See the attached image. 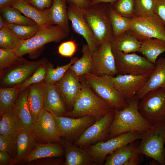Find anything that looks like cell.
<instances>
[{"mask_svg":"<svg viewBox=\"0 0 165 165\" xmlns=\"http://www.w3.org/2000/svg\"><path fill=\"white\" fill-rule=\"evenodd\" d=\"M126 100V106L114 109V118L107 132V140L131 131L143 134L153 125L140 113L138 107L140 99L136 95Z\"/></svg>","mask_w":165,"mask_h":165,"instance_id":"obj_1","label":"cell"},{"mask_svg":"<svg viewBox=\"0 0 165 165\" xmlns=\"http://www.w3.org/2000/svg\"><path fill=\"white\" fill-rule=\"evenodd\" d=\"M79 77L81 91L72 109L67 112L64 116L78 118L90 116L98 119L113 112L114 108L95 94L82 76Z\"/></svg>","mask_w":165,"mask_h":165,"instance_id":"obj_2","label":"cell"},{"mask_svg":"<svg viewBox=\"0 0 165 165\" xmlns=\"http://www.w3.org/2000/svg\"><path fill=\"white\" fill-rule=\"evenodd\" d=\"M110 4L100 2L84 9L83 16L99 45L113 38L109 12Z\"/></svg>","mask_w":165,"mask_h":165,"instance_id":"obj_3","label":"cell"},{"mask_svg":"<svg viewBox=\"0 0 165 165\" xmlns=\"http://www.w3.org/2000/svg\"><path fill=\"white\" fill-rule=\"evenodd\" d=\"M141 139L138 146L139 152L152 158L160 164L165 165V121L153 125L142 134Z\"/></svg>","mask_w":165,"mask_h":165,"instance_id":"obj_4","label":"cell"},{"mask_svg":"<svg viewBox=\"0 0 165 165\" xmlns=\"http://www.w3.org/2000/svg\"><path fill=\"white\" fill-rule=\"evenodd\" d=\"M92 90L114 109H121L127 105L126 100L114 87L113 76H98L89 72L82 76Z\"/></svg>","mask_w":165,"mask_h":165,"instance_id":"obj_5","label":"cell"},{"mask_svg":"<svg viewBox=\"0 0 165 165\" xmlns=\"http://www.w3.org/2000/svg\"><path fill=\"white\" fill-rule=\"evenodd\" d=\"M69 33L57 25H50L42 28L31 38L23 40L14 51L17 56L31 54L42 48L46 44L58 42L67 38Z\"/></svg>","mask_w":165,"mask_h":165,"instance_id":"obj_6","label":"cell"},{"mask_svg":"<svg viewBox=\"0 0 165 165\" xmlns=\"http://www.w3.org/2000/svg\"><path fill=\"white\" fill-rule=\"evenodd\" d=\"M48 62V59L45 57L33 61L20 57L15 63L0 73L1 87L20 85L32 75L40 66Z\"/></svg>","mask_w":165,"mask_h":165,"instance_id":"obj_7","label":"cell"},{"mask_svg":"<svg viewBox=\"0 0 165 165\" xmlns=\"http://www.w3.org/2000/svg\"><path fill=\"white\" fill-rule=\"evenodd\" d=\"M139 41L150 38H157L165 41V25L154 14L130 18L128 31Z\"/></svg>","mask_w":165,"mask_h":165,"instance_id":"obj_8","label":"cell"},{"mask_svg":"<svg viewBox=\"0 0 165 165\" xmlns=\"http://www.w3.org/2000/svg\"><path fill=\"white\" fill-rule=\"evenodd\" d=\"M138 132L124 133L107 140L91 145L86 148L97 165L104 164L107 156L117 149L138 139L142 134Z\"/></svg>","mask_w":165,"mask_h":165,"instance_id":"obj_9","label":"cell"},{"mask_svg":"<svg viewBox=\"0 0 165 165\" xmlns=\"http://www.w3.org/2000/svg\"><path fill=\"white\" fill-rule=\"evenodd\" d=\"M112 50L118 74L150 75L154 69L155 64L135 53Z\"/></svg>","mask_w":165,"mask_h":165,"instance_id":"obj_10","label":"cell"},{"mask_svg":"<svg viewBox=\"0 0 165 165\" xmlns=\"http://www.w3.org/2000/svg\"><path fill=\"white\" fill-rule=\"evenodd\" d=\"M138 110L141 115L152 125L165 121V89L151 91L140 100Z\"/></svg>","mask_w":165,"mask_h":165,"instance_id":"obj_11","label":"cell"},{"mask_svg":"<svg viewBox=\"0 0 165 165\" xmlns=\"http://www.w3.org/2000/svg\"><path fill=\"white\" fill-rule=\"evenodd\" d=\"M31 131L37 142L42 143L59 142L61 131L53 114L43 109L34 123Z\"/></svg>","mask_w":165,"mask_h":165,"instance_id":"obj_12","label":"cell"},{"mask_svg":"<svg viewBox=\"0 0 165 165\" xmlns=\"http://www.w3.org/2000/svg\"><path fill=\"white\" fill-rule=\"evenodd\" d=\"M52 114L57 122L61 138L73 143L97 120L90 116L73 118Z\"/></svg>","mask_w":165,"mask_h":165,"instance_id":"obj_13","label":"cell"},{"mask_svg":"<svg viewBox=\"0 0 165 165\" xmlns=\"http://www.w3.org/2000/svg\"><path fill=\"white\" fill-rule=\"evenodd\" d=\"M92 55V67L90 73L98 76H115L118 75L111 41L100 45Z\"/></svg>","mask_w":165,"mask_h":165,"instance_id":"obj_14","label":"cell"},{"mask_svg":"<svg viewBox=\"0 0 165 165\" xmlns=\"http://www.w3.org/2000/svg\"><path fill=\"white\" fill-rule=\"evenodd\" d=\"M114 117V111L97 119L87 128L73 144L82 148L89 146L106 139L108 129Z\"/></svg>","mask_w":165,"mask_h":165,"instance_id":"obj_15","label":"cell"},{"mask_svg":"<svg viewBox=\"0 0 165 165\" xmlns=\"http://www.w3.org/2000/svg\"><path fill=\"white\" fill-rule=\"evenodd\" d=\"M84 9L74 4H69L67 7V12L73 30L85 39L92 53L99 45L92 30L84 18Z\"/></svg>","mask_w":165,"mask_h":165,"instance_id":"obj_16","label":"cell"},{"mask_svg":"<svg viewBox=\"0 0 165 165\" xmlns=\"http://www.w3.org/2000/svg\"><path fill=\"white\" fill-rule=\"evenodd\" d=\"M54 84L61 94L69 111L71 110L82 88L79 76L69 69L63 77Z\"/></svg>","mask_w":165,"mask_h":165,"instance_id":"obj_17","label":"cell"},{"mask_svg":"<svg viewBox=\"0 0 165 165\" xmlns=\"http://www.w3.org/2000/svg\"><path fill=\"white\" fill-rule=\"evenodd\" d=\"M150 75L118 74L112 77L114 86L126 100L136 94Z\"/></svg>","mask_w":165,"mask_h":165,"instance_id":"obj_18","label":"cell"},{"mask_svg":"<svg viewBox=\"0 0 165 165\" xmlns=\"http://www.w3.org/2000/svg\"><path fill=\"white\" fill-rule=\"evenodd\" d=\"M59 143L63 146L64 153V165H97L86 148L75 145L61 138Z\"/></svg>","mask_w":165,"mask_h":165,"instance_id":"obj_19","label":"cell"},{"mask_svg":"<svg viewBox=\"0 0 165 165\" xmlns=\"http://www.w3.org/2000/svg\"><path fill=\"white\" fill-rule=\"evenodd\" d=\"M17 147L16 156L12 165L23 163L25 158L33 150L37 142L31 130L21 127L16 138Z\"/></svg>","mask_w":165,"mask_h":165,"instance_id":"obj_20","label":"cell"},{"mask_svg":"<svg viewBox=\"0 0 165 165\" xmlns=\"http://www.w3.org/2000/svg\"><path fill=\"white\" fill-rule=\"evenodd\" d=\"M165 89V58L157 59L154 70L136 95L140 100L149 92L159 88Z\"/></svg>","mask_w":165,"mask_h":165,"instance_id":"obj_21","label":"cell"},{"mask_svg":"<svg viewBox=\"0 0 165 165\" xmlns=\"http://www.w3.org/2000/svg\"><path fill=\"white\" fill-rule=\"evenodd\" d=\"M28 88V103L34 123L40 112L44 109L46 85L43 81Z\"/></svg>","mask_w":165,"mask_h":165,"instance_id":"obj_22","label":"cell"},{"mask_svg":"<svg viewBox=\"0 0 165 165\" xmlns=\"http://www.w3.org/2000/svg\"><path fill=\"white\" fill-rule=\"evenodd\" d=\"M64 155L63 147L59 142L42 143L37 142L23 162L27 163L47 158H60Z\"/></svg>","mask_w":165,"mask_h":165,"instance_id":"obj_23","label":"cell"},{"mask_svg":"<svg viewBox=\"0 0 165 165\" xmlns=\"http://www.w3.org/2000/svg\"><path fill=\"white\" fill-rule=\"evenodd\" d=\"M66 105L60 92L54 84L46 85L44 109L58 116H64Z\"/></svg>","mask_w":165,"mask_h":165,"instance_id":"obj_24","label":"cell"},{"mask_svg":"<svg viewBox=\"0 0 165 165\" xmlns=\"http://www.w3.org/2000/svg\"><path fill=\"white\" fill-rule=\"evenodd\" d=\"M9 6L18 9L41 28L53 25L49 19L47 8L43 11L40 10L25 0H17Z\"/></svg>","mask_w":165,"mask_h":165,"instance_id":"obj_25","label":"cell"},{"mask_svg":"<svg viewBox=\"0 0 165 165\" xmlns=\"http://www.w3.org/2000/svg\"><path fill=\"white\" fill-rule=\"evenodd\" d=\"M66 2V0H53L51 6L47 8L48 18L52 25H57L69 33L71 29Z\"/></svg>","mask_w":165,"mask_h":165,"instance_id":"obj_26","label":"cell"},{"mask_svg":"<svg viewBox=\"0 0 165 165\" xmlns=\"http://www.w3.org/2000/svg\"><path fill=\"white\" fill-rule=\"evenodd\" d=\"M135 141L117 149L107 156L104 165H126L131 159L140 154L138 150L139 144L135 142Z\"/></svg>","mask_w":165,"mask_h":165,"instance_id":"obj_27","label":"cell"},{"mask_svg":"<svg viewBox=\"0 0 165 165\" xmlns=\"http://www.w3.org/2000/svg\"><path fill=\"white\" fill-rule=\"evenodd\" d=\"M28 88L20 92L13 105L21 127L32 130L34 122L28 105Z\"/></svg>","mask_w":165,"mask_h":165,"instance_id":"obj_28","label":"cell"},{"mask_svg":"<svg viewBox=\"0 0 165 165\" xmlns=\"http://www.w3.org/2000/svg\"><path fill=\"white\" fill-rule=\"evenodd\" d=\"M141 42L128 31L111 40L112 49L125 53L139 52Z\"/></svg>","mask_w":165,"mask_h":165,"instance_id":"obj_29","label":"cell"},{"mask_svg":"<svg viewBox=\"0 0 165 165\" xmlns=\"http://www.w3.org/2000/svg\"><path fill=\"white\" fill-rule=\"evenodd\" d=\"M0 134L16 138L21 127L13 105L1 116Z\"/></svg>","mask_w":165,"mask_h":165,"instance_id":"obj_30","label":"cell"},{"mask_svg":"<svg viewBox=\"0 0 165 165\" xmlns=\"http://www.w3.org/2000/svg\"><path fill=\"white\" fill-rule=\"evenodd\" d=\"M165 52V41L157 38L143 40L139 51L149 61L154 64L158 57Z\"/></svg>","mask_w":165,"mask_h":165,"instance_id":"obj_31","label":"cell"},{"mask_svg":"<svg viewBox=\"0 0 165 165\" xmlns=\"http://www.w3.org/2000/svg\"><path fill=\"white\" fill-rule=\"evenodd\" d=\"M1 14L6 23L26 26L37 25L32 19L21 14L18 9L11 6H7L0 9Z\"/></svg>","mask_w":165,"mask_h":165,"instance_id":"obj_32","label":"cell"},{"mask_svg":"<svg viewBox=\"0 0 165 165\" xmlns=\"http://www.w3.org/2000/svg\"><path fill=\"white\" fill-rule=\"evenodd\" d=\"M81 51L82 57L69 68V69L79 76L90 72L92 67V53L87 44L83 45Z\"/></svg>","mask_w":165,"mask_h":165,"instance_id":"obj_33","label":"cell"},{"mask_svg":"<svg viewBox=\"0 0 165 165\" xmlns=\"http://www.w3.org/2000/svg\"><path fill=\"white\" fill-rule=\"evenodd\" d=\"M109 14L113 38L116 37L129 31L130 19L119 14L115 10L111 4Z\"/></svg>","mask_w":165,"mask_h":165,"instance_id":"obj_34","label":"cell"},{"mask_svg":"<svg viewBox=\"0 0 165 165\" xmlns=\"http://www.w3.org/2000/svg\"><path fill=\"white\" fill-rule=\"evenodd\" d=\"M19 85L1 87L0 89V114L1 117L14 105L19 94Z\"/></svg>","mask_w":165,"mask_h":165,"instance_id":"obj_35","label":"cell"},{"mask_svg":"<svg viewBox=\"0 0 165 165\" xmlns=\"http://www.w3.org/2000/svg\"><path fill=\"white\" fill-rule=\"evenodd\" d=\"M79 59L77 57L72 58L68 64L58 66L55 68L50 62L47 64V74L44 81L46 85L54 84L59 81L64 76L70 66L73 64Z\"/></svg>","mask_w":165,"mask_h":165,"instance_id":"obj_36","label":"cell"},{"mask_svg":"<svg viewBox=\"0 0 165 165\" xmlns=\"http://www.w3.org/2000/svg\"><path fill=\"white\" fill-rule=\"evenodd\" d=\"M23 40L19 38L6 25L0 29V48L14 51Z\"/></svg>","mask_w":165,"mask_h":165,"instance_id":"obj_37","label":"cell"},{"mask_svg":"<svg viewBox=\"0 0 165 165\" xmlns=\"http://www.w3.org/2000/svg\"><path fill=\"white\" fill-rule=\"evenodd\" d=\"M7 25L19 38L22 40H25L31 38L42 28L38 25L26 26L7 24Z\"/></svg>","mask_w":165,"mask_h":165,"instance_id":"obj_38","label":"cell"},{"mask_svg":"<svg viewBox=\"0 0 165 165\" xmlns=\"http://www.w3.org/2000/svg\"><path fill=\"white\" fill-rule=\"evenodd\" d=\"M111 5L118 13L123 17L130 19L134 16V0H117Z\"/></svg>","mask_w":165,"mask_h":165,"instance_id":"obj_39","label":"cell"},{"mask_svg":"<svg viewBox=\"0 0 165 165\" xmlns=\"http://www.w3.org/2000/svg\"><path fill=\"white\" fill-rule=\"evenodd\" d=\"M47 63L40 66L32 75L19 85V93L30 86L44 80L47 74Z\"/></svg>","mask_w":165,"mask_h":165,"instance_id":"obj_40","label":"cell"},{"mask_svg":"<svg viewBox=\"0 0 165 165\" xmlns=\"http://www.w3.org/2000/svg\"><path fill=\"white\" fill-rule=\"evenodd\" d=\"M156 0H134V16H138L151 15L154 13Z\"/></svg>","mask_w":165,"mask_h":165,"instance_id":"obj_41","label":"cell"},{"mask_svg":"<svg viewBox=\"0 0 165 165\" xmlns=\"http://www.w3.org/2000/svg\"><path fill=\"white\" fill-rule=\"evenodd\" d=\"M20 58L14 51L0 48V72L15 63Z\"/></svg>","mask_w":165,"mask_h":165,"instance_id":"obj_42","label":"cell"},{"mask_svg":"<svg viewBox=\"0 0 165 165\" xmlns=\"http://www.w3.org/2000/svg\"><path fill=\"white\" fill-rule=\"evenodd\" d=\"M16 138L0 134V151L7 152L13 159L16 154Z\"/></svg>","mask_w":165,"mask_h":165,"instance_id":"obj_43","label":"cell"},{"mask_svg":"<svg viewBox=\"0 0 165 165\" xmlns=\"http://www.w3.org/2000/svg\"><path fill=\"white\" fill-rule=\"evenodd\" d=\"M77 45L75 41L70 40L61 43L58 47V52L61 55L72 57L75 53Z\"/></svg>","mask_w":165,"mask_h":165,"instance_id":"obj_44","label":"cell"},{"mask_svg":"<svg viewBox=\"0 0 165 165\" xmlns=\"http://www.w3.org/2000/svg\"><path fill=\"white\" fill-rule=\"evenodd\" d=\"M154 13L165 25V0H156Z\"/></svg>","mask_w":165,"mask_h":165,"instance_id":"obj_45","label":"cell"},{"mask_svg":"<svg viewBox=\"0 0 165 165\" xmlns=\"http://www.w3.org/2000/svg\"><path fill=\"white\" fill-rule=\"evenodd\" d=\"M33 161L31 164L35 165H60L64 164L62 158H60L50 157L40 159Z\"/></svg>","mask_w":165,"mask_h":165,"instance_id":"obj_46","label":"cell"},{"mask_svg":"<svg viewBox=\"0 0 165 165\" xmlns=\"http://www.w3.org/2000/svg\"><path fill=\"white\" fill-rule=\"evenodd\" d=\"M29 2L38 10L43 11L51 6L53 0H31Z\"/></svg>","mask_w":165,"mask_h":165,"instance_id":"obj_47","label":"cell"},{"mask_svg":"<svg viewBox=\"0 0 165 165\" xmlns=\"http://www.w3.org/2000/svg\"><path fill=\"white\" fill-rule=\"evenodd\" d=\"M12 160L8 152L0 151V165H12Z\"/></svg>","mask_w":165,"mask_h":165,"instance_id":"obj_48","label":"cell"},{"mask_svg":"<svg viewBox=\"0 0 165 165\" xmlns=\"http://www.w3.org/2000/svg\"><path fill=\"white\" fill-rule=\"evenodd\" d=\"M69 4H74L82 8H86L90 6V2L88 0H66Z\"/></svg>","mask_w":165,"mask_h":165,"instance_id":"obj_49","label":"cell"},{"mask_svg":"<svg viewBox=\"0 0 165 165\" xmlns=\"http://www.w3.org/2000/svg\"><path fill=\"white\" fill-rule=\"evenodd\" d=\"M117 0H91L90 1V6H92L95 4L100 3L104 2L112 5Z\"/></svg>","mask_w":165,"mask_h":165,"instance_id":"obj_50","label":"cell"},{"mask_svg":"<svg viewBox=\"0 0 165 165\" xmlns=\"http://www.w3.org/2000/svg\"><path fill=\"white\" fill-rule=\"evenodd\" d=\"M17 0H0V8L9 6Z\"/></svg>","mask_w":165,"mask_h":165,"instance_id":"obj_51","label":"cell"},{"mask_svg":"<svg viewBox=\"0 0 165 165\" xmlns=\"http://www.w3.org/2000/svg\"><path fill=\"white\" fill-rule=\"evenodd\" d=\"M7 24L6 23L3 17L1 15H0V29H2Z\"/></svg>","mask_w":165,"mask_h":165,"instance_id":"obj_52","label":"cell"},{"mask_svg":"<svg viewBox=\"0 0 165 165\" xmlns=\"http://www.w3.org/2000/svg\"><path fill=\"white\" fill-rule=\"evenodd\" d=\"M164 157L165 159V148H164Z\"/></svg>","mask_w":165,"mask_h":165,"instance_id":"obj_53","label":"cell"},{"mask_svg":"<svg viewBox=\"0 0 165 165\" xmlns=\"http://www.w3.org/2000/svg\"><path fill=\"white\" fill-rule=\"evenodd\" d=\"M26 0V1L28 2H29L31 0Z\"/></svg>","mask_w":165,"mask_h":165,"instance_id":"obj_54","label":"cell"},{"mask_svg":"<svg viewBox=\"0 0 165 165\" xmlns=\"http://www.w3.org/2000/svg\"><path fill=\"white\" fill-rule=\"evenodd\" d=\"M88 0L90 2V1H91V0Z\"/></svg>","mask_w":165,"mask_h":165,"instance_id":"obj_55","label":"cell"}]
</instances>
